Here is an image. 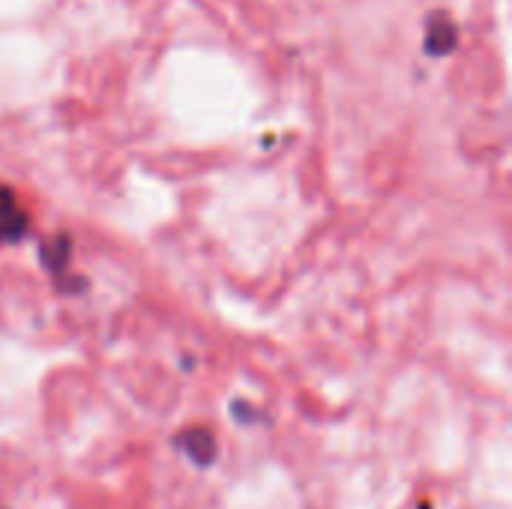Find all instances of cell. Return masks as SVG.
Returning <instances> with one entry per match:
<instances>
[{
    "label": "cell",
    "mask_w": 512,
    "mask_h": 509,
    "mask_svg": "<svg viewBox=\"0 0 512 509\" xmlns=\"http://www.w3.org/2000/svg\"><path fill=\"white\" fill-rule=\"evenodd\" d=\"M27 234V216L15 201L12 189H0V240H21Z\"/></svg>",
    "instance_id": "6da1fadb"
},
{
    "label": "cell",
    "mask_w": 512,
    "mask_h": 509,
    "mask_svg": "<svg viewBox=\"0 0 512 509\" xmlns=\"http://www.w3.org/2000/svg\"><path fill=\"white\" fill-rule=\"evenodd\" d=\"M69 252H72L69 237H51V240L42 246V261H45V267H48L51 273H63L66 264H69Z\"/></svg>",
    "instance_id": "3957f363"
},
{
    "label": "cell",
    "mask_w": 512,
    "mask_h": 509,
    "mask_svg": "<svg viewBox=\"0 0 512 509\" xmlns=\"http://www.w3.org/2000/svg\"><path fill=\"white\" fill-rule=\"evenodd\" d=\"M180 450L195 462V465H201V468H207V465H213V459H216V438L207 432V429H186L183 435H180Z\"/></svg>",
    "instance_id": "7a4b0ae2"
}]
</instances>
